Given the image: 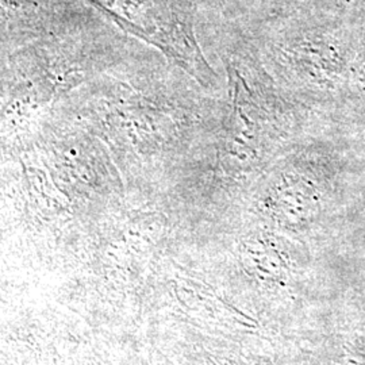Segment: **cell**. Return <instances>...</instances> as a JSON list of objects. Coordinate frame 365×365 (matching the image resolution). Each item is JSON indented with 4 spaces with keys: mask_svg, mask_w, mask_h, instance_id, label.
<instances>
[{
    "mask_svg": "<svg viewBox=\"0 0 365 365\" xmlns=\"http://www.w3.org/2000/svg\"><path fill=\"white\" fill-rule=\"evenodd\" d=\"M118 26L145 39L205 84L212 69L196 42L187 0H87Z\"/></svg>",
    "mask_w": 365,
    "mask_h": 365,
    "instance_id": "6da1fadb",
    "label": "cell"
}]
</instances>
